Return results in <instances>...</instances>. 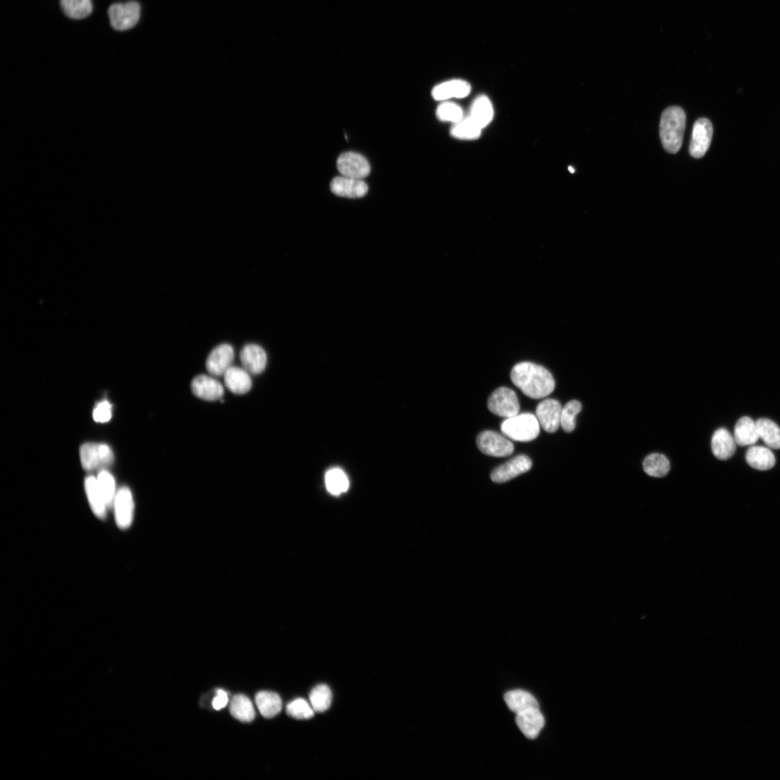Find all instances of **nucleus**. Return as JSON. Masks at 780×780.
I'll return each instance as SVG.
<instances>
[{
	"instance_id": "5701e85b",
	"label": "nucleus",
	"mask_w": 780,
	"mask_h": 780,
	"mask_svg": "<svg viewBox=\"0 0 780 780\" xmlns=\"http://www.w3.org/2000/svg\"><path fill=\"white\" fill-rule=\"evenodd\" d=\"M257 707L261 715L265 718H274L282 710V700L274 692L260 691L255 696Z\"/></svg>"
},
{
	"instance_id": "a19ab883",
	"label": "nucleus",
	"mask_w": 780,
	"mask_h": 780,
	"mask_svg": "<svg viewBox=\"0 0 780 780\" xmlns=\"http://www.w3.org/2000/svg\"><path fill=\"white\" fill-rule=\"evenodd\" d=\"M569 172H571L572 174H574V169H573L572 167H569Z\"/></svg>"
},
{
	"instance_id": "b1692460",
	"label": "nucleus",
	"mask_w": 780,
	"mask_h": 780,
	"mask_svg": "<svg viewBox=\"0 0 780 780\" xmlns=\"http://www.w3.org/2000/svg\"><path fill=\"white\" fill-rule=\"evenodd\" d=\"M504 700L509 709L516 714L531 708H539L538 702L535 698L523 690L507 692L504 696Z\"/></svg>"
},
{
	"instance_id": "393cba45",
	"label": "nucleus",
	"mask_w": 780,
	"mask_h": 780,
	"mask_svg": "<svg viewBox=\"0 0 780 780\" xmlns=\"http://www.w3.org/2000/svg\"><path fill=\"white\" fill-rule=\"evenodd\" d=\"M746 459L752 467L758 471L771 469L776 462L773 452L762 446L751 447L747 452Z\"/></svg>"
},
{
	"instance_id": "f8f14e48",
	"label": "nucleus",
	"mask_w": 780,
	"mask_h": 780,
	"mask_svg": "<svg viewBox=\"0 0 780 780\" xmlns=\"http://www.w3.org/2000/svg\"><path fill=\"white\" fill-rule=\"evenodd\" d=\"M233 360V347L227 343L219 345L211 351L208 357L207 371L215 377L223 376L232 367Z\"/></svg>"
},
{
	"instance_id": "4be33fe9",
	"label": "nucleus",
	"mask_w": 780,
	"mask_h": 780,
	"mask_svg": "<svg viewBox=\"0 0 780 780\" xmlns=\"http://www.w3.org/2000/svg\"><path fill=\"white\" fill-rule=\"evenodd\" d=\"M85 489L93 513L99 518L104 519L108 507L99 489L97 478L92 476L87 477Z\"/></svg>"
},
{
	"instance_id": "c756f323",
	"label": "nucleus",
	"mask_w": 780,
	"mask_h": 780,
	"mask_svg": "<svg viewBox=\"0 0 780 780\" xmlns=\"http://www.w3.org/2000/svg\"><path fill=\"white\" fill-rule=\"evenodd\" d=\"M60 4L65 15L73 19L85 18L93 11L91 0H60Z\"/></svg>"
},
{
	"instance_id": "58836bf2",
	"label": "nucleus",
	"mask_w": 780,
	"mask_h": 780,
	"mask_svg": "<svg viewBox=\"0 0 780 780\" xmlns=\"http://www.w3.org/2000/svg\"><path fill=\"white\" fill-rule=\"evenodd\" d=\"M228 702V697L226 692L223 690L218 689L216 691V696L213 701V707L216 711H220L224 708Z\"/></svg>"
},
{
	"instance_id": "f3484780",
	"label": "nucleus",
	"mask_w": 780,
	"mask_h": 780,
	"mask_svg": "<svg viewBox=\"0 0 780 780\" xmlns=\"http://www.w3.org/2000/svg\"><path fill=\"white\" fill-rule=\"evenodd\" d=\"M516 723L528 738L535 739L544 727L545 719L539 708H531L516 714Z\"/></svg>"
},
{
	"instance_id": "9b49d317",
	"label": "nucleus",
	"mask_w": 780,
	"mask_h": 780,
	"mask_svg": "<svg viewBox=\"0 0 780 780\" xmlns=\"http://www.w3.org/2000/svg\"><path fill=\"white\" fill-rule=\"evenodd\" d=\"M562 411L561 403L555 399H546L537 405L536 417L546 433L552 434L558 430Z\"/></svg>"
},
{
	"instance_id": "9d476101",
	"label": "nucleus",
	"mask_w": 780,
	"mask_h": 780,
	"mask_svg": "<svg viewBox=\"0 0 780 780\" xmlns=\"http://www.w3.org/2000/svg\"><path fill=\"white\" fill-rule=\"evenodd\" d=\"M532 466V460L528 456L518 455L496 467L491 479L496 484L505 483L528 472Z\"/></svg>"
},
{
	"instance_id": "e433bc0d",
	"label": "nucleus",
	"mask_w": 780,
	"mask_h": 780,
	"mask_svg": "<svg viewBox=\"0 0 780 780\" xmlns=\"http://www.w3.org/2000/svg\"><path fill=\"white\" fill-rule=\"evenodd\" d=\"M287 714L298 720H308L315 715V711L311 704L303 698H297L290 702L286 708Z\"/></svg>"
},
{
	"instance_id": "39448f33",
	"label": "nucleus",
	"mask_w": 780,
	"mask_h": 780,
	"mask_svg": "<svg viewBox=\"0 0 780 780\" xmlns=\"http://www.w3.org/2000/svg\"><path fill=\"white\" fill-rule=\"evenodd\" d=\"M108 14L111 26L117 30H127L137 25L140 17V6L137 2L113 4Z\"/></svg>"
},
{
	"instance_id": "7c9ffc66",
	"label": "nucleus",
	"mask_w": 780,
	"mask_h": 780,
	"mask_svg": "<svg viewBox=\"0 0 780 780\" xmlns=\"http://www.w3.org/2000/svg\"><path fill=\"white\" fill-rule=\"evenodd\" d=\"M333 695L330 689L325 684H321L312 689L309 700L310 704L317 713L328 711L332 703Z\"/></svg>"
},
{
	"instance_id": "412c9836",
	"label": "nucleus",
	"mask_w": 780,
	"mask_h": 780,
	"mask_svg": "<svg viewBox=\"0 0 780 780\" xmlns=\"http://www.w3.org/2000/svg\"><path fill=\"white\" fill-rule=\"evenodd\" d=\"M468 116L481 128H486L492 122L494 116V106L489 98L486 95L478 96L473 102Z\"/></svg>"
},
{
	"instance_id": "c85d7f7f",
	"label": "nucleus",
	"mask_w": 780,
	"mask_h": 780,
	"mask_svg": "<svg viewBox=\"0 0 780 780\" xmlns=\"http://www.w3.org/2000/svg\"><path fill=\"white\" fill-rule=\"evenodd\" d=\"M643 468L648 476L662 478L666 477L670 472L671 464L665 455L652 454L644 460Z\"/></svg>"
},
{
	"instance_id": "f257e3e1",
	"label": "nucleus",
	"mask_w": 780,
	"mask_h": 780,
	"mask_svg": "<svg viewBox=\"0 0 780 780\" xmlns=\"http://www.w3.org/2000/svg\"><path fill=\"white\" fill-rule=\"evenodd\" d=\"M513 384L528 398L541 399L554 392L556 383L552 373L542 366L522 362L511 372Z\"/></svg>"
},
{
	"instance_id": "f704fd0d",
	"label": "nucleus",
	"mask_w": 780,
	"mask_h": 780,
	"mask_svg": "<svg viewBox=\"0 0 780 780\" xmlns=\"http://www.w3.org/2000/svg\"><path fill=\"white\" fill-rule=\"evenodd\" d=\"M581 405L577 401H572L562 408L561 425L564 432L572 433L576 427V416L581 411Z\"/></svg>"
},
{
	"instance_id": "72a5a7b5",
	"label": "nucleus",
	"mask_w": 780,
	"mask_h": 780,
	"mask_svg": "<svg viewBox=\"0 0 780 780\" xmlns=\"http://www.w3.org/2000/svg\"><path fill=\"white\" fill-rule=\"evenodd\" d=\"M325 483L328 491L333 495H340L345 492L349 486L346 475L338 468H334L327 473Z\"/></svg>"
},
{
	"instance_id": "2eb2a0df",
	"label": "nucleus",
	"mask_w": 780,
	"mask_h": 780,
	"mask_svg": "<svg viewBox=\"0 0 780 780\" xmlns=\"http://www.w3.org/2000/svg\"><path fill=\"white\" fill-rule=\"evenodd\" d=\"M240 360L243 368L250 374H260L266 367L267 354L265 350L257 344L245 345L240 353Z\"/></svg>"
},
{
	"instance_id": "a211bd4d",
	"label": "nucleus",
	"mask_w": 780,
	"mask_h": 780,
	"mask_svg": "<svg viewBox=\"0 0 780 780\" xmlns=\"http://www.w3.org/2000/svg\"><path fill=\"white\" fill-rule=\"evenodd\" d=\"M223 378L225 386L234 394H246L252 386L250 374L244 368L232 366Z\"/></svg>"
},
{
	"instance_id": "c9c22d12",
	"label": "nucleus",
	"mask_w": 780,
	"mask_h": 780,
	"mask_svg": "<svg viewBox=\"0 0 780 780\" xmlns=\"http://www.w3.org/2000/svg\"><path fill=\"white\" fill-rule=\"evenodd\" d=\"M97 481L109 508L113 505L117 492L116 491L115 480L110 473L103 470L99 474Z\"/></svg>"
},
{
	"instance_id": "0eeeda50",
	"label": "nucleus",
	"mask_w": 780,
	"mask_h": 780,
	"mask_svg": "<svg viewBox=\"0 0 780 780\" xmlns=\"http://www.w3.org/2000/svg\"><path fill=\"white\" fill-rule=\"evenodd\" d=\"M337 167L342 176L358 179L367 177L371 172L367 160L355 152L341 154L337 161Z\"/></svg>"
},
{
	"instance_id": "7ed1b4c3",
	"label": "nucleus",
	"mask_w": 780,
	"mask_h": 780,
	"mask_svg": "<svg viewBox=\"0 0 780 780\" xmlns=\"http://www.w3.org/2000/svg\"><path fill=\"white\" fill-rule=\"evenodd\" d=\"M502 433L517 442H528L535 440L540 433V423L532 413H523L507 418L501 425Z\"/></svg>"
},
{
	"instance_id": "ea45409f",
	"label": "nucleus",
	"mask_w": 780,
	"mask_h": 780,
	"mask_svg": "<svg viewBox=\"0 0 780 780\" xmlns=\"http://www.w3.org/2000/svg\"><path fill=\"white\" fill-rule=\"evenodd\" d=\"M99 450L102 466L110 464L113 459V455L111 449L106 445L99 444Z\"/></svg>"
},
{
	"instance_id": "1a4fd4ad",
	"label": "nucleus",
	"mask_w": 780,
	"mask_h": 780,
	"mask_svg": "<svg viewBox=\"0 0 780 780\" xmlns=\"http://www.w3.org/2000/svg\"><path fill=\"white\" fill-rule=\"evenodd\" d=\"M117 526L128 529L134 519L135 503L131 491L123 487L116 492L113 505Z\"/></svg>"
},
{
	"instance_id": "6ab92c4d",
	"label": "nucleus",
	"mask_w": 780,
	"mask_h": 780,
	"mask_svg": "<svg viewBox=\"0 0 780 780\" xmlns=\"http://www.w3.org/2000/svg\"><path fill=\"white\" fill-rule=\"evenodd\" d=\"M734 439L741 447L755 445L759 440L757 423L748 416L740 418L735 426Z\"/></svg>"
},
{
	"instance_id": "bb28decb",
	"label": "nucleus",
	"mask_w": 780,
	"mask_h": 780,
	"mask_svg": "<svg viewBox=\"0 0 780 780\" xmlns=\"http://www.w3.org/2000/svg\"><path fill=\"white\" fill-rule=\"evenodd\" d=\"M759 439L771 449H780V428L774 421L760 418L757 422Z\"/></svg>"
},
{
	"instance_id": "2f4dec72",
	"label": "nucleus",
	"mask_w": 780,
	"mask_h": 780,
	"mask_svg": "<svg viewBox=\"0 0 780 780\" xmlns=\"http://www.w3.org/2000/svg\"><path fill=\"white\" fill-rule=\"evenodd\" d=\"M81 460L86 471L91 472L102 466L99 444L89 442L81 447Z\"/></svg>"
},
{
	"instance_id": "4c0bfd02",
	"label": "nucleus",
	"mask_w": 780,
	"mask_h": 780,
	"mask_svg": "<svg viewBox=\"0 0 780 780\" xmlns=\"http://www.w3.org/2000/svg\"><path fill=\"white\" fill-rule=\"evenodd\" d=\"M94 419L96 422L106 423L111 418V405L108 401H103L94 409Z\"/></svg>"
},
{
	"instance_id": "aec40b11",
	"label": "nucleus",
	"mask_w": 780,
	"mask_h": 780,
	"mask_svg": "<svg viewBox=\"0 0 780 780\" xmlns=\"http://www.w3.org/2000/svg\"><path fill=\"white\" fill-rule=\"evenodd\" d=\"M736 442L732 436L724 428L718 429L712 439V450L716 458L726 460L735 452Z\"/></svg>"
},
{
	"instance_id": "f03ea898",
	"label": "nucleus",
	"mask_w": 780,
	"mask_h": 780,
	"mask_svg": "<svg viewBox=\"0 0 780 780\" xmlns=\"http://www.w3.org/2000/svg\"><path fill=\"white\" fill-rule=\"evenodd\" d=\"M686 116L679 106H671L662 112L659 136L663 148L672 154L677 153L683 143Z\"/></svg>"
},
{
	"instance_id": "6e6552de",
	"label": "nucleus",
	"mask_w": 780,
	"mask_h": 780,
	"mask_svg": "<svg viewBox=\"0 0 780 780\" xmlns=\"http://www.w3.org/2000/svg\"><path fill=\"white\" fill-rule=\"evenodd\" d=\"M713 135V127L706 118L698 119L693 127L689 153L695 159H701L710 148Z\"/></svg>"
},
{
	"instance_id": "20e7f679",
	"label": "nucleus",
	"mask_w": 780,
	"mask_h": 780,
	"mask_svg": "<svg viewBox=\"0 0 780 780\" xmlns=\"http://www.w3.org/2000/svg\"><path fill=\"white\" fill-rule=\"evenodd\" d=\"M520 403L513 389L500 387L495 390L488 401V408L492 413L507 418L517 416Z\"/></svg>"
},
{
	"instance_id": "dca6fc26",
	"label": "nucleus",
	"mask_w": 780,
	"mask_h": 780,
	"mask_svg": "<svg viewBox=\"0 0 780 780\" xmlns=\"http://www.w3.org/2000/svg\"><path fill=\"white\" fill-rule=\"evenodd\" d=\"M472 86L465 81L455 79L435 87L432 92L436 101H445L450 99H463L469 96Z\"/></svg>"
},
{
	"instance_id": "cd10ccee",
	"label": "nucleus",
	"mask_w": 780,
	"mask_h": 780,
	"mask_svg": "<svg viewBox=\"0 0 780 780\" xmlns=\"http://www.w3.org/2000/svg\"><path fill=\"white\" fill-rule=\"evenodd\" d=\"M482 130L469 116H467L452 126L450 135L458 140H474L481 137Z\"/></svg>"
},
{
	"instance_id": "ddd939ff",
	"label": "nucleus",
	"mask_w": 780,
	"mask_h": 780,
	"mask_svg": "<svg viewBox=\"0 0 780 780\" xmlns=\"http://www.w3.org/2000/svg\"><path fill=\"white\" fill-rule=\"evenodd\" d=\"M191 389L195 396L207 401L221 400L224 395L223 386L211 375H199L195 377L191 381Z\"/></svg>"
},
{
	"instance_id": "a878e982",
	"label": "nucleus",
	"mask_w": 780,
	"mask_h": 780,
	"mask_svg": "<svg viewBox=\"0 0 780 780\" xmlns=\"http://www.w3.org/2000/svg\"><path fill=\"white\" fill-rule=\"evenodd\" d=\"M230 713L233 718L243 723H250L255 718L252 702L243 694H238L232 698L230 703Z\"/></svg>"
},
{
	"instance_id": "423d86ee",
	"label": "nucleus",
	"mask_w": 780,
	"mask_h": 780,
	"mask_svg": "<svg viewBox=\"0 0 780 780\" xmlns=\"http://www.w3.org/2000/svg\"><path fill=\"white\" fill-rule=\"evenodd\" d=\"M477 442L480 451L489 456L508 457L513 455L515 450L513 442L493 431L481 433L478 436Z\"/></svg>"
},
{
	"instance_id": "473e14b6",
	"label": "nucleus",
	"mask_w": 780,
	"mask_h": 780,
	"mask_svg": "<svg viewBox=\"0 0 780 780\" xmlns=\"http://www.w3.org/2000/svg\"><path fill=\"white\" fill-rule=\"evenodd\" d=\"M436 114L440 121L452 123L453 125L461 121L464 117L462 108L449 101H443L438 106Z\"/></svg>"
},
{
	"instance_id": "4468645a",
	"label": "nucleus",
	"mask_w": 780,
	"mask_h": 780,
	"mask_svg": "<svg viewBox=\"0 0 780 780\" xmlns=\"http://www.w3.org/2000/svg\"><path fill=\"white\" fill-rule=\"evenodd\" d=\"M331 191L338 196L348 199H360L367 194L369 187L363 179L338 177L330 184Z\"/></svg>"
}]
</instances>
